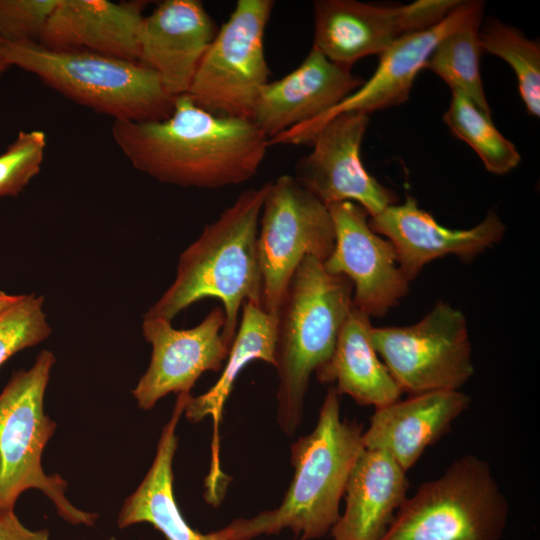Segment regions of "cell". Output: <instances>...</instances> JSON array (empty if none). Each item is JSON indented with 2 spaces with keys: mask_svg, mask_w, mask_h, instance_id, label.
Returning <instances> with one entry per match:
<instances>
[{
  "mask_svg": "<svg viewBox=\"0 0 540 540\" xmlns=\"http://www.w3.org/2000/svg\"><path fill=\"white\" fill-rule=\"evenodd\" d=\"M111 133L135 169L163 183L201 189L248 181L269 147L251 120L214 115L186 94L174 98L169 117L114 120Z\"/></svg>",
  "mask_w": 540,
  "mask_h": 540,
  "instance_id": "6da1fadb",
  "label": "cell"
},
{
  "mask_svg": "<svg viewBox=\"0 0 540 540\" xmlns=\"http://www.w3.org/2000/svg\"><path fill=\"white\" fill-rule=\"evenodd\" d=\"M269 182L243 191L181 254L176 277L144 316L172 321L204 298L223 304V337L232 346L245 302L262 307L257 254L259 220Z\"/></svg>",
  "mask_w": 540,
  "mask_h": 540,
  "instance_id": "7a4b0ae2",
  "label": "cell"
},
{
  "mask_svg": "<svg viewBox=\"0 0 540 540\" xmlns=\"http://www.w3.org/2000/svg\"><path fill=\"white\" fill-rule=\"evenodd\" d=\"M339 393L327 389L311 433L291 444L293 479L281 504L229 526L234 540H251L290 529L301 540L318 539L340 517V502L351 471L365 449L363 425L340 415Z\"/></svg>",
  "mask_w": 540,
  "mask_h": 540,
  "instance_id": "3957f363",
  "label": "cell"
},
{
  "mask_svg": "<svg viewBox=\"0 0 540 540\" xmlns=\"http://www.w3.org/2000/svg\"><path fill=\"white\" fill-rule=\"evenodd\" d=\"M353 284L306 256L276 311L277 423L293 435L304 416L311 375L333 354L352 306Z\"/></svg>",
  "mask_w": 540,
  "mask_h": 540,
  "instance_id": "277c9868",
  "label": "cell"
},
{
  "mask_svg": "<svg viewBox=\"0 0 540 540\" xmlns=\"http://www.w3.org/2000/svg\"><path fill=\"white\" fill-rule=\"evenodd\" d=\"M0 58L9 67L35 74L65 97L114 120L158 121L173 111L174 98L158 75L139 61L1 38Z\"/></svg>",
  "mask_w": 540,
  "mask_h": 540,
  "instance_id": "5b68a950",
  "label": "cell"
},
{
  "mask_svg": "<svg viewBox=\"0 0 540 540\" xmlns=\"http://www.w3.org/2000/svg\"><path fill=\"white\" fill-rule=\"evenodd\" d=\"M508 513L489 463L468 454L408 496L381 540H501Z\"/></svg>",
  "mask_w": 540,
  "mask_h": 540,
  "instance_id": "8992f818",
  "label": "cell"
},
{
  "mask_svg": "<svg viewBox=\"0 0 540 540\" xmlns=\"http://www.w3.org/2000/svg\"><path fill=\"white\" fill-rule=\"evenodd\" d=\"M54 363L51 351H41L32 367L15 373L0 393V509H14L24 491L38 489L65 521L92 526L97 514L73 506L65 496L67 482L59 475H46L41 464L56 428L44 413Z\"/></svg>",
  "mask_w": 540,
  "mask_h": 540,
  "instance_id": "52a82bcc",
  "label": "cell"
},
{
  "mask_svg": "<svg viewBox=\"0 0 540 540\" xmlns=\"http://www.w3.org/2000/svg\"><path fill=\"white\" fill-rule=\"evenodd\" d=\"M274 2L238 0L205 52L186 95L214 115L251 120L269 82L264 35Z\"/></svg>",
  "mask_w": 540,
  "mask_h": 540,
  "instance_id": "ba28073f",
  "label": "cell"
},
{
  "mask_svg": "<svg viewBox=\"0 0 540 540\" xmlns=\"http://www.w3.org/2000/svg\"><path fill=\"white\" fill-rule=\"evenodd\" d=\"M371 341L402 393L459 390L474 374L466 317L444 301L414 324L373 327Z\"/></svg>",
  "mask_w": 540,
  "mask_h": 540,
  "instance_id": "9c48e42d",
  "label": "cell"
},
{
  "mask_svg": "<svg viewBox=\"0 0 540 540\" xmlns=\"http://www.w3.org/2000/svg\"><path fill=\"white\" fill-rule=\"evenodd\" d=\"M334 244V224L325 204L292 175L269 182L257 236L262 308L276 314L302 260L314 256L324 262Z\"/></svg>",
  "mask_w": 540,
  "mask_h": 540,
  "instance_id": "30bf717a",
  "label": "cell"
},
{
  "mask_svg": "<svg viewBox=\"0 0 540 540\" xmlns=\"http://www.w3.org/2000/svg\"><path fill=\"white\" fill-rule=\"evenodd\" d=\"M461 0H418L382 6L355 0L314 1L312 47L330 61L350 68L361 58L381 54L396 41L428 28Z\"/></svg>",
  "mask_w": 540,
  "mask_h": 540,
  "instance_id": "8fae6325",
  "label": "cell"
},
{
  "mask_svg": "<svg viewBox=\"0 0 540 540\" xmlns=\"http://www.w3.org/2000/svg\"><path fill=\"white\" fill-rule=\"evenodd\" d=\"M483 2L460 3L436 24L406 35L380 54L379 64L370 77L351 95L325 114L297 125L268 140V145L310 143L317 131L333 117L346 112L370 113L397 106L409 98L418 73L438 43L478 13Z\"/></svg>",
  "mask_w": 540,
  "mask_h": 540,
  "instance_id": "7c38bea8",
  "label": "cell"
},
{
  "mask_svg": "<svg viewBox=\"0 0 540 540\" xmlns=\"http://www.w3.org/2000/svg\"><path fill=\"white\" fill-rule=\"evenodd\" d=\"M369 115L339 114L326 122L311 140L312 151L295 166L296 180L326 206L351 201L369 217L397 204L398 196L365 169L360 155Z\"/></svg>",
  "mask_w": 540,
  "mask_h": 540,
  "instance_id": "4fadbf2b",
  "label": "cell"
},
{
  "mask_svg": "<svg viewBox=\"0 0 540 540\" xmlns=\"http://www.w3.org/2000/svg\"><path fill=\"white\" fill-rule=\"evenodd\" d=\"M335 229V244L323 262L332 274L353 284L352 304L371 317H383L409 292L392 243L369 226L360 205L342 201L327 206Z\"/></svg>",
  "mask_w": 540,
  "mask_h": 540,
  "instance_id": "5bb4252c",
  "label": "cell"
},
{
  "mask_svg": "<svg viewBox=\"0 0 540 540\" xmlns=\"http://www.w3.org/2000/svg\"><path fill=\"white\" fill-rule=\"evenodd\" d=\"M224 323V310L218 306L190 329H175L171 321L144 316L142 332L152 355L132 391L138 406L149 410L170 393H190L204 372L220 371L231 349L222 334Z\"/></svg>",
  "mask_w": 540,
  "mask_h": 540,
  "instance_id": "9a60e30c",
  "label": "cell"
},
{
  "mask_svg": "<svg viewBox=\"0 0 540 540\" xmlns=\"http://www.w3.org/2000/svg\"><path fill=\"white\" fill-rule=\"evenodd\" d=\"M370 228L389 240L395 248L398 264L409 281L415 279L430 262L448 255L463 262L498 244L506 227L498 214L490 211L476 226L451 229L440 225L432 215L419 208L412 196L369 217Z\"/></svg>",
  "mask_w": 540,
  "mask_h": 540,
  "instance_id": "2e32d148",
  "label": "cell"
},
{
  "mask_svg": "<svg viewBox=\"0 0 540 540\" xmlns=\"http://www.w3.org/2000/svg\"><path fill=\"white\" fill-rule=\"evenodd\" d=\"M363 82L312 47L296 69L264 86L251 121L270 140L330 111Z\"/></svg>",
  "mask_w": 540,
  "mask_h": 540,
  "instance_id": "e0dca14e",
  "label": "cell"
},
{
  "mask_svg": "<svg viewBox=\"0 0 540 540\" xmlns=\"http://www.w3.org/2000/svg\"><path fill=\"white\" fill-rule=\"evenodd\" d=\"M218 28L198 0H165L143 19L139 62L173 98L187 94Z\"/></svg>",
  "mask_w": 540,
  "mask_h": 540,
  "instance_id": "ac0fdd59",
  "label": "cell"
},
{
  "mask_svg": "<svg viewBox=\"0 0 540 540\" xmlns=\"http://www.w3.org/2000/svg\"><path fill=\"white\" fill-rule=\"evenodd\" d=\"M146 4L58 0L38 43L55 50L88 51L139 61Z\"/></svg>",
  "mask_w": 540,
  "mask_h": 540,
  "instance_id": "d6986e66",
  "label": "cell"
},
{
  "mask_svg": "<svg viewBox=\"0 0 540 540\" xmlns=\"http://www.w3.org/2000/svg\"><path fill=\"white\" fill-rule=\"evenodd\" d=\"M471 398L459 390L410 395L375 409L363 431L365 448L388 453L406 472L445 434L470 406Z\"/></svg>",
  "mask_w": 540,
  "mask_h": 540,
  "instance_id": "ffe728a7",
  "label": "cell"
},
{
  "mask_svg": "<svg viewBox=\"0 0 540 540\" xmlns=\"http://www.w3.org/2000/svg\"><path fill=\"white\" fill-rule=\"evenodd\" d=\"M241 310L239 327L220 377L203 394L190 395L183 412L191 423L212 418L211 465L205 481V499L214 506L220 504L229 481L219 459V427L225 403L239 374L250 362L260 360L275 364L276 314L252 302H245Z\"/></svg>",
  "mask_w": 540,
  "mask_h": 540,
  "instance_id": "44dd1931",
  "label": "cell"
},
{
  "mask_svg": "<svg viewBox=\"0 0 540 540\" xmlns=\"http://www.w3.org/2000/svg\"><path fill=\"white\" fill-rule=\"evenodd\" d=\"M409 487L407 472L388 453L365 448L349 476L333 540H381Z\"/></svg>",
  "mask_w": 540,
  "mask_h": 540,
  "instance_id": "7402d4cb",
  "label": "cell"
},
{
  "mask_svg": "<svg viewBox=\"0 0 540 540\" xmlns=\"http://www.w3.org/2000/svg\"><path fill=\"white\" fill-rule=\"evenodd\" d=\"M190 393L178 394L169 421L158 441L153 463L138 488L125 500L117 519L119 528L149 523L166 540H234L227 525L203 534L194 530L178 508L173 491V458L177 449L176 427Z\"/></svg>",
  "mask_w": 540,
  "mask_h": 540,
  "instance_id": "603a6c76",
  "label": "cell"
},
{
  "mask_svg": "<svg viewBox=\"0 0 540 540\" xmlns=\"http://www.w3.org/2000/svg\"><path fill=\"white\" fill-rule=\"evenodd\" d=\"M371 318L352 304L330 359L315 371L316 379L339 395L375 409L400 399L402 391L371 341Z\"/></svg>",
  "mask_w": 540,
  "mask_h": 540,
  "instance_id": "cb8c5ba5",
  "label": "cell"
},
{
  "mask_svg": "<svg viewBox=\"0 0 540 540\" xmlns=\"http://www.w3.org/2000/svg\"><path fill=\"white\" fill-rule=\"evenodd\" d=\"M482 14L478 13L444 37L433 50L425 68L440 77L452 90L467 97L479 110L491 117L481 74L479 40Z\"/></svg>",
  "mask_w": 540,
  "mask_h": 540,
  "instance_id": "d4e9b609",
  "label": "cell"
},
{
  "mask_svg": "<svg viewBox=\"0 0 540 540\" xmlns=\"http://www.w3.org/2000/svg\"><path fill=\"white\" fill-rule=\"evenodd\" d=\"M443 119L451 132L477 153L487 171L503 175L519 164L521 157L514 144L463 94L452 92Z\"/></svg>",
  "mask_w": 540,
  "mask_h": 540,
  "instance_id": "484cf974",
  "label": "cell"
},
{
  "mask_svg": "<svg viewBox=\"0 0 540 540\" xmlns=\"http://www.w3.org/2000/svg\"><path fill=\"white\" fill-rule=\"evenodd\" d=\"M483 52L506 61L514 70L520 96L530 114L540 115V45L519 29L490 20L479 30Z\"/></svg>",
  "mask_w": 540,
  "mask_h": 540,
  "instance_id": "4316f807",
  "label": "cell"
},
{
  "mask_svg": "<svg viewBox=\"0 0 540 540\" xmlns=\"http://www.w3.org/2000/svg\"><path fill=\"white\" fill-rule=\"evenodd\" d=\"M40 295L25 294L0 315V367L13 355L35 346L51 333Z\"/></svg>",
  "mask_w": 540,
  "mask_h": 540,
  "instance_id": "83f0119b",
  "label": "cell"
},
{
  "mask_svg": "<svg viewBox=\"0 0 540 540\" xmlns=\"http://www.w3.org/2000/svg\"><path fill=\"white\" fill-rule=\"evenodd\" d=\"M46 148L43 131H20L0 155V197L16 196L40 171Z\"/></svg>",
  "mask_w": 540,
  "mask_h": 540,
  "instance_id": "f1b7e54d",
  "label": "cell"
},
{
  "mask_svg": "<svg viewBox=\"0 0 540 540\" xmlns=\"http://www.w3.org/2000/svg\"><path fill=\"white\" fill-rule=\"evenodd\" d=\"M58 0H0V38L39 42Z\"/></svg>",
  "mask_w": 540,
  "mask_h": 540,
  "instance_id": "f546056e",
  "label": "cell"
},
{
  "mask_svg": "<svg viewBox=\"0 0 540 540\" xmlns=\"http://www.w3.org/2000/svg\"><path fill=\"white\" fill-rule=\"evenodd\" d=\"M0 540H49L46 529L33 531L25 527L14 509H0Z\"/></svg>",
  "mask_w": 540,
  "mask_h": 540,
  "instance_id": "4dcf8cb0",
  "label": "cell"
},
{
  "mask_svg": "<svg viewBox=\"0 0 540 540\" xmlns=\"http://www.w3.org/2000/svg\"><path fill=\"white\" fill-rule=\"evenodd\" d=\"M22 295H11L0 291V315L14 306Z\"/></svg>",
  "mask_w": 540,
  "mask_h": 540,
  "instance_id": "1f68e13d",
  "label": "cell"
},
{
  "mask_svg": "<svg viewBox=\"0 0 540 540\" xmlns=\"http://www.w3.org/2000/svg\"><path fill=\"white\" fill-rule=\"evenodd\" d=\"M9 68L0 58V75Z\"/></svg>",
  "mask_w": 540,
  "mask_h": 540,
  "instance_id": "d6a6232c",
  "label": "cell"
},
{
  "mask_svg": "<svg viewBox=\"0 0 540 540\" xmlns=\"http://www.w3.org/2000/svg\"><path fill=\"white\" fill-rule=\"evenodd\" d=\"M299 540H301V539H299Z\"/></svg>",
  "mask_w": 540,
  "mask_h": 540,
  "instance_id": "836d02e7",
  "label": "cell"
}]
</instances>
